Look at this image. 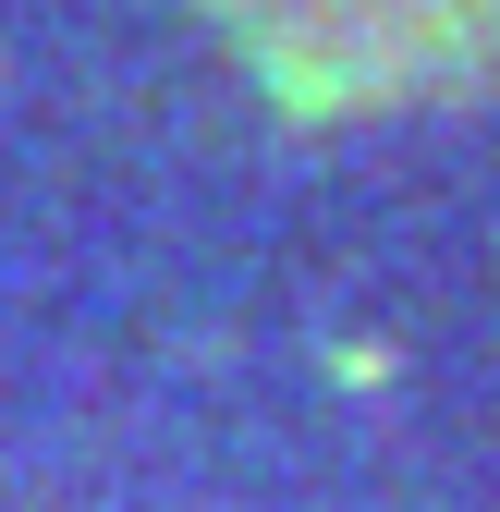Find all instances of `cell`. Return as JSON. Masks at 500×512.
I'll list each match as a JSON object with an SVG mask.
<instances>
[{"label": "cell", "mask_w": 500, "mask_h": 512, "mask_svg": "<svg viewBox=\"0 0 500 512\" xmlns=\"http://www.w3.org/2000/svg\"><path fill=\"white\" fill-rule=\"evenodd\" d=\"M293 98H403V86H488L500 0H220Z\"/></svg>", "instance_id": "cell-1"}]
</instances>
